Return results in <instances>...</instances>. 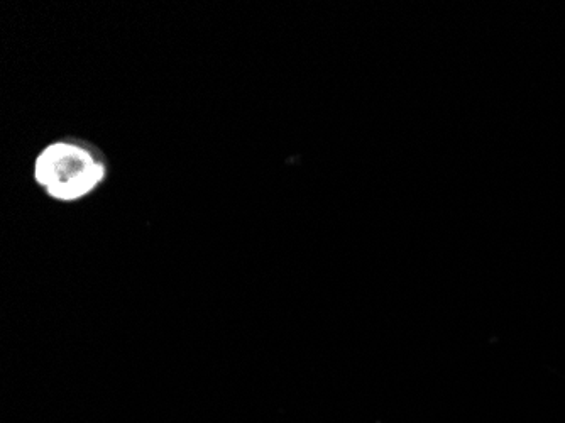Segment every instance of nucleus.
<instances>
[{
	"instance_id": "1",
	"label": "nucleus",
	"mask_w": 565,
	"mask_h": 423,
	"mask_svg": "<svg viewBox=\"0 0 565 423\" xmlns=\"http://www.w3.org/2000/svg\"><path fill=\"white\" fill-rule=\"evenodd\" d=\"M36 187L56 204L72 205L92 197L110 176L107 154L88 139H53L34 156Z\"/></svg>"
}]
</instances>
